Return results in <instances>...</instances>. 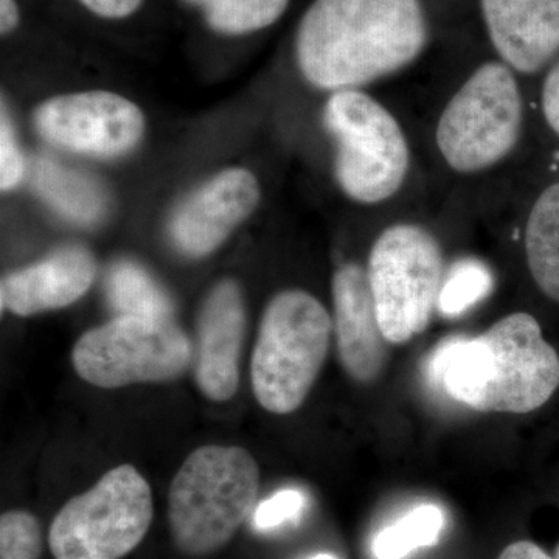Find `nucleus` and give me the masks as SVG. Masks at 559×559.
Wrapping results in <instances>:
<instances>
[{
  "label": "nucleus",
  "mask_w": 559,
  "mask_h": 559,
  "mask_svg": "<svg viewBox=\"0 0 559 559\" xmlns=\"http://www.w3.org/2000/svg\"><path fill=\"white\" fill-rule=\"evenodd\" d=\"M367 275L389 344H406L425 333L444 278L436 237L417 224L388 227L371 248Z\"/></svg>",
  "instance_id": "obj_6"
},
{
  "label": "nucleus",
  "mask_w": 559,
  "mask_h": 559,
  "mask_svg": "<svg viewBox=\"0 0 559 559\" xmlns=\"http://www.w3.org/2000/svg\"><path fill=\"white\" fill-rule=\"evenodd\" d=\"M498 559H555L546 550L540 549L538 544L530 540H518L510 544L502 550Z\"/></svg>",
  "instance_id": "obj_27"
},
{
  "label": "nucleus",
  "mask_w": 559,
  "mask_h": 559,
  "mask_svg": "<svg viewBox=\"0 0 559 559\" xmlns=\"http://www.w3.org/2000/svg\"><path fill=\"white\" fill-rule=\"evenodd\" d=\"M109 304L119 318L170 319L173 305L142 267L119 263L108 277Z\"/></svg>",
  "instance_id": "obj_18"
},
{
  "label": "nucleus",
  "mask_w": 559,
  "mask_h": 559,
  "mask_svg": "<svg viewBox=\"0 0 559 559\" xmlns=\"http://www.w3.org/2000/svg\"><path fill=\"white\" fill-rule=\"evenodd\" d=\"M288 5L289 0H212L204 7V14L213 31L245 35L270 27Z\"/></svg>",
  "instance_id": "obj_21"
},
{
  "label": "nucleus",
  "mask_w": 559,
  "mask_h": 559,
  "mask_svg": "<svg viewBox=\"0 0 559 559\" xmlns=\"http://www.w3.org/2000/svg\"><path fill=\"white\" fill-rule=\"evenodd\" d=\"M260 469L240 447L198 448L171 481L168 520L182 554L205 557L223 549L255 507Z\"/></svg>",
  "instance_id": "obj_3"
},
{
  "label": "nucleus",
  "mask_w": 559,
  "mask_h": 559,
  "mask_svg": "<svg viewBox=\"0 0 559 559\" xmlns=\"http://www.w3.org/2000/svg\"><path fill=\"white\" fill-rule=\"evenodd\" d=\"M495 288V275L480 260L463 259L444 274L437 310L447 318H457L479 304Z\"/></svg>",
  "instance_id": "obj_20"
},
{
  "label": "nucleus",
  "mask_w": 559,
  "mask_h": 559,
  "mask_svg": "<svg viewBox=\"0 0 559 559\" xmlns=\"http://www.w3.org/2000/svg\"><path fill=\"white\" fill-rule=\"evenodd\" d=\"M24 159L14 139L11 121L3 110L2 124H0V187L3 191L17 186L24 176Z\"/></svg>",
  "instance_id": "obj_24"
},
{
  "label": "nucleus",
  "mask_w": 559,
  "mask_h": 559,
  "mask_svg": "<svg viewBox=\"0 0 559 559\" xmlns=\"http://www.w3.org/2000/svg\"><path fill=\"white\" fill-rule=\"evenodd\" d=\"M32 180L40 197L70 219L92 223L105 209L102 191L94 182L53 162H33Z\"/></svg>",
  "instance_id": "obj_17"
},
{
  "label": "nucleus",
  "mask_w": 559,
  "mask_h": 559,
  "mask_svg": "<svg viewBox=\"0 0 559 559\" xmlns=\"http://www.w3.org/2000/svg\"><path fill=\"white\" fill-rule=\"evenodd\" d=\"M43 533L28 511H9L0 518V559H39Z\"/></svg>",
  "instance_id": "obj_22"
},
{
  "label": "nucleus",
  "mask_w": 559,
  "mask_h": 559,
  "mask_svg": "<svg viewBox=\"0 0 559 559\" xmlns=\"http://www.w3.org/2000/svg\"><path fill=\"white\" fill-rule=\"evenodd\" d=\"M426 43L419 0H314L297 32V62L319 90H356L409 66Z\"/></svg>",
  "instance_id": "obj_1"
},
{
  "label": "nucleus",
  "mask_w": 559,
  "mask_h": 559,
  "mask_svg": "<svg viewBox=\"0 0 559 559\" xmlns=\"http://www.w3.org/2000/svg\"><path fill=\"white\" fill-rule=\"evenodd\" d=\"M525 253L538 288L559 304V183L544 190L530 212Z\"/></svg>",
  "instance_id": "obj_16"
},
{
  "label": "nucleus",
  "mask_w": 559,
  "mask_h": 559,
  "mask_svg": "<svg viewBox=\"0 0 559 559\" xmlns=\"http://www.w3.org/2000/svg\"><path fill=\"white\" fill-rule=\"evenodd\" d=\"M153 521L148 481L134 466L108 471L66 503L51 522L55 559H121L142 543Z\"/></svg>",
  "instance_id": "obj_7"
},
{
  "label": "nucleus",
  "mask_w": 559,
  "mask_h": 559,
  "mask_svg": "<svg viewBox=\"0 0 559 559\" xmlns=\"http://www.w3.org/2000/svg\"><path fill=\"white\" fill-rule=\"evenodd\" d=\"M489 39L510 69L535 73L559 51V0H480Z\"/></svg>",
  "instance_id": "obj_14"
},
{
  "label": "nucleus",
  "mask_w": 559,
  "mask_h": 559,
  "mask_svg": "<svg viewBox=\"0 0 559 559\" xmlns=\"http://www.w3.org/2000/svg\"><path fill=\"white\" fill-rule=\"evenodd\" d=\"M194 349L171 319L117 318L84 333L72 349L81 380L102 389L183 377Z\"/></svg>",
  "instance_id": "obj_9"
},
{
  "label": "nucleus",
  "mask_w": 559,
  "mask_h": 559,
  "mask_svg": "<svg viewBox=\"0 0 559 559\" xmlns=\"http://www.w3.org/2000/svg\"><path fill=\"white\" fill-rule=\"evenodd\" d=\"M334 331L337 355L353 380L370 384L388 366V340L378 320L369 275L348 263L334 274Z\"/></svg>",
  "instance_id": "obj_13"
},
{
  "label": "nucleus",
  "mask_w": 559,
  "mask_h": 559,
  "mask_svg": "<svg viewBox=\"0 0 559 559\" xmlns=\"http://www.w3.org/2000/svg\"><path fill=\"white\" fill-rule=\"evenodd\" d=\"M35 121L53 145L103 157L128 153L145 131L142 110L134 103L103 91L51 98L36 110Z\"/></svg>",
  "instance_id": "obj_10"
},
{
  "label": "nucleus",
  "mask_w": 559,
  "mask_h": 559,
  "mask_svg": "<svg viewBox=\"0 0 559 559\" xmlns=\"http://www.w3.org/2000/svg\"><path fill=\"white\" fill-rule=\"evenodd\" d=\"M80 2L98 16L121 20L135 13L143 0H80Z\"/></svg>",
  "instance_id": "obj_26"
},
{
  "label": "nucleus",
  "mask_w": 559,
  "mask_h": 559,
  "mask_svg": "<svg viewBox=\"0 0 559 559\" xmlns=\"http://www.w3.org/2000/svg\"><path fill=\"white\" fill-rule=\"evenodd\" d=\"M325 124L337 142L336 178L360 204H380L399 193L409 170V145L399 121L358 90L334 92Z\"/></svg>",
  "instance_id": "obj_5"
},
{
  "label": "nucleus",
  "mask_w": 559,
  "mask_h": 559,
  "mask_svg": "<svg viewBox=\"0 0 559 559\" xmlns=\"http://www.w3.org/2000/svg\"><path fill=\"white\" fill-rule=\"evenodd\" d=\"M245 330L240 285L223 280L210 290L198 320L194 380L205 399L221 403L237 393Z\"/></svg>",
  "instance_id": "obj_11"
},
{
  "label": "nucleus",
  "mask_w": 559,
  "mask_h": 559,
  "mask_svg": "<svg viewBox=\"0 0 559 559\" xmlns=\"http://www.w3.org/2000/svg\"><path fill=\"white\" fill-rule=\"evenodd\" d=\"M543 110L547 123L559 135V61L544 81Z\"/></svg>",
  "instance_id": "obj_25"
},
{
  "label": "nucleus",
  "mask_w": 559,
  "mask_h": 559,
  "mask_svg": "<svg viewBox=\"0 0 559 559\" xmlns=\"http://www.w3.org/2000/svg\"><path fill=\"white\" fill-rule=\"evenodd\" d=\"M20 24V10L14 0H0V32L9 35Z\"/></svg>",
  "instance_id": "obj_28"
},
{
  "label": "nucleus",
  "mask_w": 559,
  "mask_h": 559,
  "mask_svg": "<svg viewBox=\"0 0 559 559\" xmlns=\"http://www.w3.org/2000/svg\"><path fill=\"white\" fill-rule=\"evenodd\" d=\"M95 260L81 248L62 249L49 259L3 278L2 308L13 314H39L69 307L91 288Z\"/></svg>",
  "instance_id": "obj_15"
},
{
  "label": "nucleus",
  "mask_w": 559,
  "mask_h": 559,
  "mask_svg": "<svg viewBox=\"0 0 559 559\" xmlns=\"http://www.w3.org/2000/svg\"><path fill=\"white\" fill-rule=\"evenodd\" d=\"M311 559H336L333 557V555L329 554H320L318 557H312Z\"/></svg>",
  "instance_id": "obj_30"
},
{
  "label": "nucleus",
  "mask_w": 559,
  "mask_h": 559,
  "mask_svg": "<svg viewBox=\"0 0 559 559\" xmlns=\"http://www.w3.org/2000/svg\"><path fill=\"white\" fill-rule=\"evenodd\" d=\"M555 559H559V546H558L557 551H555Z\"/></svg>",
  "instance_id": "obj_31"
},
{
  "label": "nucleus",
  "mask_w": 559,
  "mask_h": 559,
  "mask_svg": "<svg viewBox=\"0 0 559 559\" xmlns=\"http://www.w3.org/2000/svg\"><path fill=\"white\" fill-rule=\"evenodd\" d=\"M260 200L255 176L242 168L219 173L176 213L171 235L190 257L209 255L248 218Z\"/></svg>",
  "instance_id": "obj_12"
},
{
  "label": "nucleus",
  "mask_w": 559,
  "mask_h": 559,
  "mask_svg": "<svg viewBox=\"0 0 559 559\" xmlns=\"http://www.w3.org/2000/svg\"><path fill=\"white\" fill-rule=\"evenodd\" d=\"M430 373L448 396L473 409L528 414L559 389V355L538 320L513 312L473 340L441 344Z\"/></svg>",
  "instance_id": "obj_2"
},
{
  "label": "nucleus",
  "mask_w": 559,
  "mask_h": 559,
  "mask_svg": "<svg viewBox=\"0 0 559 559\" xmlns=\"http://www.w3.org/2000/svg\"><path fill=\"white\" fill-rule=\"evenodd\" d=\"M186 2L193 3V5L202 7V9H204V7L212 2V0H186Z\"/></svg>",
  "instance_id": "obj_29"
},
{
  "label": "nucleus",
  "mask_w": 559,
  "mask_h": 559,
  "mask_svg": "<svg viewBox=\"0 0 559 559\" xmlns=\"http://www.w3.org/2000/svg\"><path fill=\"white\" fill-rule=\"evenodd\" d=\"M443 528V511L426 503L381 530L371 543V551L377 559H403L412 551L439 543Z\"/></svg>",
  "instance_id": "obj_19"
},
{
  "label": "nucleus",
  "mask_w": 559,
  "mask_h": 559,
  "mask_svg": "<svg viewBox=\"0 0 559 559\" xmlns=\"http://www.w3.org/2000/svg\"><path fill=\"white\" fill-rule=\"evenodd\" d=\"M331 330L329 311L305 290H283L270 301L250 373L264 411L288 415L305 403L329 355Z\"/></svg>",
  "instance_id": "obj_4"
},
{
  "label": "nucleus",
  "mask_w": 559,
  "mask_h": 559,
  "mask_svg": "<svg viewBox=\"0 0 559 559\" xmlns=\"http://www.w3.org/2000/svg\"><path fill=\"white\" fill-rule=\"evenodd\" d=\"M522 95L502 62L480 66L441 112L437 146L452 170L468 175L499 164L516 146Z\"/></svg>",
  "instance_id": "obj_8"
},
{
  "label": "nucleus",
  "mask_w": 559,
  "mask_h": 559,
  "mask_svg": "<svg viewBox=\"0 0 559 559\" xmlns=\"http://www.w3.org/2000/svg\"><path fill=\"white\" fill-rule=\"evenodd\" d=\"M307 506V498L299 489H282L260 503L253 524L259 530H274L288 521H296Z\"/></svg>",
  "instance_id": "obj_23"
}]
</instances>
